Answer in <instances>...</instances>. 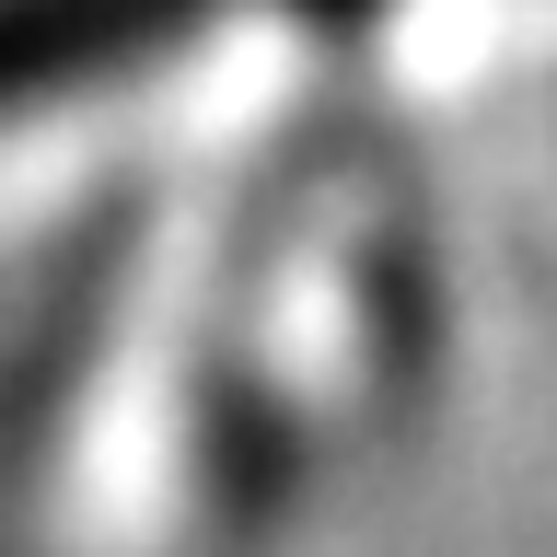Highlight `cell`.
I'll use <instances>...</instances> for the list:
<instances>
[{
    "instance_id": "6da1fadb",
    "label": "cell",
    "mask_w": 557,
    "mask_h": 557,
    "mask_svg": "<svg viewBox=\"0 0 557 557\" xmlns=\"http://www.w3.org/2000/svg\"><path fill=\"white\" fill-rule=\"evenodd\" d=\"M186 0H0V104L35 94V82H70V70H104L151 47Z\"/></svg>"
}]
</instances>
